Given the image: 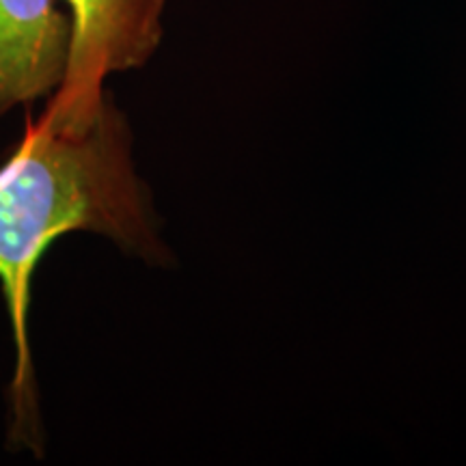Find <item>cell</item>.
<instances>
[{"instance_id":"obj_3","label":"cell","mask_w":466,"mask_h":466,"mask_svg":"<svg viewBox=\"0 0 466 466\" xmlns=\"http://www.w3.org/2000/svg\"><path fill=\"white\" fill-rule=\"evenodd\" d=\"M69 46L72 22L61 0H0V116L55 96Z\"/></svg>"},{"instance_id":"obj_2","label":"cell","mask_w":466,"mask_h":466,"mask_svg":"<svg viewBox=\"0 0 466 466\" xmlns=\"http://www.w3.org/2000/svg\"><path fill=\"white\" fill-rule=\"evenodd\" d=\"M72 22L67 72L46 113L63 119L96 115L115 74L141 69L165 37L168 0H61Z\"/></svg>"},{"instance_id":"obj_1","label":"cell","mask_w":466,"mask_h":466,"mask_svg":"<svg viewBox=\"0 0 466 466\" xmlns=\"http://www.w3.org/2000/svg\"><path fill=\"white\" fill-rule=\"evenodd\" d=\"M93 233L121 253L168 266L160 214L138 175L132 130L124 110L106 97L86 119L44 113L0 162V291L15 343L14 395L17 415L33 406L28 307L37 266L69 233Z\"/></svg>"}]
</instances>
